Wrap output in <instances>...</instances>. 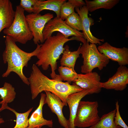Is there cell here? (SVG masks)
I'll use <instances>...</instances> for the list:
<instances>
[{"label": "cell", "instance_id": "6da1fadb", "mask_svg": "<svg viewBox=\"0 0 128 128\" xmlns=\"http://www.w3.org/2000/svg\"><path fill=\"white\" fill-rule=\"evenodd\" d=\"M32 69L28 79L32 100L35 99L43 91H48L59 97L66 106L67 105L66 99L69 95L83 90L74 83L71 85L67 82L49 78L43 74L35 64H33Z\"/></svg>", "mask_w": 128, "mask_h": 128}, {"label": "cell", "instance_id": "7a4b0ae2", "mask_svg": "<svg viewBox=\"0 0 128 128\" xmlns=\"http://www.w3.org/2000/svg\"><path fill=\"white\" fill-rule=\"evenodd\" d=\"M74 40L83 43L85 41L84 38L75 36L69 38L59 32L55 36L48 37L44 42L41 44L36 56L38 60L35 64L37 66H41L44 70H47L50 66L51 70L50 76L52 79H54L58 75L55 72L57 68V61L63 52L64 45L68 41Z\"/></svg>", "mask_w": 128, "mask_h": 128}, {"label": "cell", "instance_id": "3957f363", "mask_svg": "<svg viewBox=\"0 0 128 128\" xmlns=\"http://www.w3.org/2000/svg\"><path fill=\"white\" fill-rule=\"evenodd\" d=\"M5 42V48L3 55L4 64L7 63L8 67L5 73L2 75L3 77H7L11 73L17 74L25 84L29 85L28 78L23 72L24 67H27L28 62L31 58L36 56L39 51L41 44H37L35 49L32 52H25L20 49L15 42L9 37L6 36Z\"/></svg>", "mask_w": 128, "mask_h": 128}, {"label": "cell", "instance_id": "277c9868", "mask_svg": "<svg viewBox=\"0 0 128 128\" xmlns=\"http://www.w3.org/2000/svg\"><path fill=\"white\" fill-rule=\"evenodd\" d=\"M24 10L20 5L16 6L14 20L10 26L4 29V33L15 42L25 44L33 38L24 14Z\"/></svg>", "mask_w": 128, "mask_h": 128}, {"label": "cell", "instance_id": "5b68a950", "mask_svg": "<svg viewBox=\"0 0 128 128\" xmlns=\"http://www.w3.org/2000/svg\"><path fill=\"white\" fill-rule=\"evenodd\" d=\"M80 52L83 59V64L81 67L82 73L92 72L96 68L101 70L110 61L109 59L99 52L96 44H89L87 41L81 46Z\"/></svg>", "mask_w": 128, "mask_h": 128}, {"label": "cell", "instance_id": "8992f818", "mask_svg": "<svg viewBox=\"0 0 128 128\" xmlns=\"http://www.w3.org/2000/svg\"><path fill=\"white\" fill-rule=\"evenodd\" d=\"M97 101H81L74 121L75 127H89L97 123L100 118L98 114Z\"/></svg>", "mask_w": 128, "mask_h": 128}, {"label": "cell", "instance_id": "52a82bcc", "mask_svg": "<svg viewBox=\"0 0 128 128\" xmlns=\"http://www.w3.org/2000/svg\"><path fill=\"white\" fill-rule=\"evenodd\" d=\"M25 16L29 29L33 35L34 44L43 43L45 41L43 34V29L46 23L53 18V14L48 13L42 15L33 13Z\"/></svg>", "mask_w": 128, "mask_h": 128}, {"label": "cell", "instance_id": "ba28073f", "mask_svg": "<svg viewBox=\"0 0 128 128\" xmlns=\"http://www.w3.org/2000/svg\"><path fill=\"white\" fill-rule=\"evenodd\" d=\"M56 31L58 32L67 37L73 36L84 38L82 32L72 28L64 21L60 18L55 17L50 20L45 26L43 32L45 41L48 37L51 36L53 32Z\"/></svg>", "mask_w": 128, "mask_h": 128}, {"label": "cell", "instance_id": "9c48e42d", "mask_svg": "<svg viewBox=\"0 0 128 128\" xmlns=\"http://www.w3.org/2000/svg\"><path fill=\"white\" fill-rule=\"evenodd\" d=\"M97 49L101 53L109 59L116 62L120 66L128 64V48L123 47L117 48L106 42L99 46Z\"/></svg>", "mask_w": 128, "mask_h": 128}, {"label": "cell", "instance_id": "30bf717a", "mask_svg": "<svg viewBox=\"0 0 128 128\" xmlns=\"http://www.w3.org/2000/svg\"><path fill=\"white\" fill-rule=\"evenodd\" d=\"M78 78L73 81L74 84L83 89L90 91V94L100 93L102 88L101 77L96 72L85 74H78Z\"/></svg>", "mask_w": 128, "mask_h": 128}, {"label": "cell", "instance_id": "8fae6325", "mask_svg": "<svg viewBox=\"0 0 128 128\" xmlns=\"http://www.w3.org/2000/svg\"><path fill=\"white\" fill-rule=\"evenodd\" d=\"M128 84V69L125 66H120L116 73L108 80L101 83L102 88L117 91L124 90Z\"/></svg>", "mask_w": 128, "mask_h": 128}, {"label": "cell", "instance_id": "7c38bea8", "mask_svg": "<svg viewBox=\"0 0 128 128\" xmlns=\"http://www.w3.org/2000/svg\"><path fill=\"white\" fill-rule=\"evenodd\" d=\"M46 95V102L52 112L58 117V121L64 128H69V121L64 116L63 109L65 106L60 98L54 94L48 91H44Z\"/></svg>", "mask_w": 128, "mask_h": 128}, {"label": "cell", "instance_id": "4fadbf2b", "mask_svg": "<svg viewBox=\"0 0 128 128\" xmlns=\"http://www.w3.org/2000/svg\"><path fill=\"white\" fill-rule=\"evenodd\" d=\"M75 10L80 17L82 23V32L84 38L91 43L101 45V42H103V39H100L94 37L90 30L91 24V18L88 17V11L86 6L80 8H75Z\"/></svg>", "mask_w": 128, "mask_h": 128}, {"label": "cell", "instance_id": "5bb4252c", "mask_svg": "<svg viewBox=\"0 0 128 128\" xmlns=\"http://www.w3.org/2000/svg\"><path fill=\"white\" fill-rule=\"evenodd\" d=\"M46 94L43 93L41 94L38 106L28 119V128H35L37 127L41 128L44 125L50 128L53 127L52 120H47L45 119L43 117L42 108L44 105L46 104Z\"/></svg>", "mask_w": 128, "mask_h": 128}, {"label": "cell", "instance_id": "9a60e30c", "mask_svg": "<svg viewBox=\"0 0 128 128\" xmlns=\"http://www.w3.org/2000/svg\"><path fill=\"white\" fill-rule=\"evenodd\" d=\"M89 91L83 89L82 91L72 93L67 98L66 102L69 109V128H76L74 126V121L80 101L86 96L90 95Z\"/></svg>", "mask_w": 128, "mask_h": 128}, {"label": "cell", "instance_id": "2e32d148", "mask_svg": "<svg viewBox=\"0 0 128 128\" xmlns=\"http://www.w3.org/2000/svg\"><path fill=\"white\" fill-rule=\"evenodd\" d=\"M15 15V11L11 1L9 0H0V32L10 26Z\"/></svg>", "mask_w": 128, "mask_h": 128}, {"label": "cell", "instance_id": "e0dca14e", "mask_svg": "<svg viewBox=\"0 0 128 128\" xmlns=\"http://www.w3.org/2000/svg\"><path fill=\"white\" fill-rule=\"evenodd\" d=\"M65 0H48L46 1L37 0L33 6L34 13L39 14L44 10H49L54 11L56 17L60 18V9L61 5Z\"/></svg>", "mask_w": 128, "mask_h": 128}, {"label": "cell", "instance_id": "ac0fdd59", "mask_svg": "<svg viewBox=\"0 0 128 128\" xmlns=\"http://www.w3.org/2000/svg\"><path fill=\"white\" fill-rule=\"evenodd\" d=\"M16 94L14 88L10 83L5 82L3 87L0 88V99L2 100L0 102V104L1 105L0 112L5 109H8L9 107L8 104L14 101Z\"/></svg>", "mask_w": 128, "mask_h": 128}, {"label": "cell", "instance_id": "d6986e66", "mask_svg": "<svg viewBox=\"0 0 128 128\" xmlns=\"http://www.w3.org/2000/svg\"><path fill=\"white\" fill-rule=\"evenodd\" d=\"M81 46V44L77 50L71 51L69 49V46L66 45L64 47L63 55L60 60L61 66L74 69L76 60L79 57Z\"/></svg>", "mask_w": 128, "mask_h": 128}, {"label": "cell", "instance_id": "ffe728a7", "mask_svg": "<svg viewBox=\"0 0 128 128\" xmlns=\"http://www.w3.org/2000/svg\"><path fill=\"white\" fill-rule=\"evenodd\" d=\"M119 0H85L86 6L88 11L92 12L100 9H110L119 2Z\"/></svg>", "mask_w": 128, "mask_h": 128}, {"label": "cell", "instance_id": "44dd1931", "mask_svg": "<svg viewBox=\"0 0 128 128\" xmlns=\"http://www.w3.org/2000/svg\"><path fill=\"white\" fill-rule=\"evenodd\" d=\"M116 109L105 114L101 117L99 121L94 125L88 128H121L119 126H116L114 122V118Z\"/></svg>", "mask_w": 128, "mask_h": 128}, {"label": "cell", "instance_id": "7402d4cb", "mask_svg": "<svg viewBox=\"0 0 128 128\" xmlns=\"http://www.w3.org/2000/svg\"><path fill=\"white\" fill-rule=\"evenodd\" d=\"M58 70L62 81H66L70 84L78 78V74L74 69L61 66L59 67Z\"/></svg>", "mask_w": 128, "mask_h": 128}, {"label": "cell", "instance_id": "603a6c76", "mask_svg": "<svg viewBox=\"0 0 128 128\" xmlns=\"http://www.w3.org/2000/svg\"><path fill=\"white\" fill-rule=\"evenodd\" d=\"M33 108H30L27 111L23 113L17 112L14 109L9 107L8 109L13 112L16 117V122L15 126L13 128H27L28 124V117L29 114L32 110Z\"/></svg>", "mask_w": 128, "mask_h": 128}, {"label": "cell", "instance_id": "cb8c5ba5", "mask_svg": "<svg viewBox=\"0 0 128 128\" xmlns=\"http://www.w3.org/2000/svg\"><path fill=\"white\" fill-rule=\"evenodd\" d=\"M64 21L72 28L79 31H82L81 18L78 14L75 12L69 16Z\"/></svg>", "mask_w": 128, "mask_h": 128}, {"label": "cell", "instance_id": "d4e9b609", "mask_svg": "<svg viewBox=\"0 0 128 128\" xmlns=\"http://www.w3.org/2000/svg\"><path fill=\"white\" fill-rule=\"evenodd\" d=\"M66 1L61 5L60 9V18L63 20L75 12V7Z\"/></svg>", "mask_w": 128, "mask_h": 128}, {"label": "cell", "instance_id": "484cf974", "mask_svg": "<svg viewBox=\"0 0 128 128\" xmlns=\"http://www.w3.org/2000/svg\"><path fill=\"white\" fill-rule=\"evenodd\" d=\"M116 112L114 118V122L116 126H119L123 128H128V127L122 119L119 111V105L117 101L115 102Z\"/></svg>", "mask_w": 128, "mask_h": 128}, {"label": "cell", "instance_id": "4316f807", "mask_svg": "<svg viewBox=\"0 0 128 128\" xmlns=\"http://www.w3.org/2000/svg\"><path fill=\"white\" fill-rule=\"evenodd\" d=\"M37 0H21L20 6L25 10L30 13H34L33 6Z\"/></svg>", "mask_w": 128, "mask_h": 128}, {"label": "cell", "instance_id": "83f0119b", "mask_svg": "<svg viewBox=\"0 0 128 128\" xmlns=\"http://www.w3.org/2000/svg\"><path fill=\"white\" fill-rule=\"evenodd\" d=\"M68 2L72 4L75 8H80L86 5L85 2L82 0H69Z\"/></svg>", "mask_w": 128, "mask_h": 128}, {"label": "cell", "instance_id": "f1b7e54d", "mask_svg": "<svg viewBox=\"0 0 128 128\" xmlns=\"http://www.w3.org/2000/svg\"><path fill=\"white\" fill-rule=\"evenodd\" d=\"M4 122L5 121L2 118H1V116L0 115V124L3 123H4Z\"/></svg>", "mask_w": 128, "mask_h": 128}, {"label": "cell", "instance_id": "f546056e", "mask_svg": "<svg viewBox=\"0 0 128 128\" xmlns=\"http://www.w3.org/2000/svg\"><path fill=\"white\" fill-rule=\"evenodd\" d=\"M40 128L39 127H37L36 128Z\"/></svg>", "mask_w": 128, "mask_h": 128}]
</instances>
